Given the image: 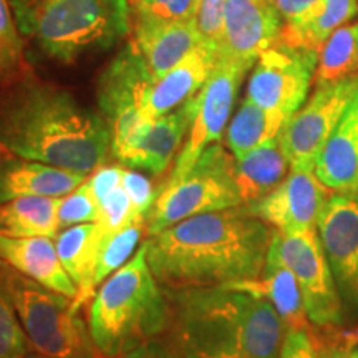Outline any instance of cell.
Segmentation results:
<instances>
[{"label":"cell","mask_w":358,"mask_h":358,"mask_svg":"<svg viewBox=\"0 0 358 358\" xmlns=\"http://www.w3.org/2000/svg\"><path fill=\"white\" fill-rule=\"evenodd\" d=\"M0 87V146L19 158L90 174L111 155V131L69 90L34 71H8Z\"/></svg>","instance_id":"obj_1"},{"label":"cell","mask_w":358,"mask_h":358,"mask_svg":"<svg viewBox=\"0 0 358 358\" xmlns=\"http://www.w3.org/2000/svg\"><path fill=\"white\" fill-rule=\"evenodd\" d=\"M272 234L244 206L204 213L146 237V259L164 289L239 285L261 279Z\"/></svg>","instance_id":"obj_2"},{"label":"cell","mask_w":358,"mask_h":358,"mask_svg":"<svg viewBox=\"0 0 358 358\" xmlns=\"http://www.w3.org/2000/svg\"><path fill=\"white\" fill-rule=\"evenodd\" d=\"M164 290L182 358H277L284 324L266 297L229 285Z\"/></svg>","instance_id":"obj_3"},{"label":"cell","mask_w":358,"mask_h":358,"mask_svg":"<svg viewBox=\"0 0 358 358\" xmlns=\"http://www.w3.org/2000/svg\"><path fill=\"white\" fill-rule=\"evenodd\" d=\"M88 327L103 358H122L168 332V295L151 272L145 243L98 287L90 306Z\"/></svg>","instance_id":"obj_4"},{"label":"cell","mask_w":358,"mask_h":358,"mask_svg":"<svg viewBox=\"0 0 358 358\" xmlns=\"http://www.w3.org/2000/svg\"><path fill=\"white\" fill-rule=\"evenodd\" d=\"M22 37L60 64L108 50L131 32L128 0H8Z\"/></svg>","instance_id":"obj_5"},{"label":"cell","mask_w":358,"mask_h":358,"mask_svg":"<svg viewBox=\"0 0 358 358\" xmlns=\"http://www.w3.org/2000/svg\"><path fill=\"white\" fill-rule=\"evenodd\" d=\"M0 284L30 345L48 358H103L73 301L0 261Z\"/></svg>","instance_id":"obj_6"},{"label":"cell","mask_w":358,"mask_h":358,"mask_svg":"<svg viewBox=\"0 0 358 358\" xmlns=\"http://www.w3.org/2000/svg\"><path fill=\"white\" fill-rule=\"evenodd\" d=\"M244 206L236 181V158L221 143L201 153L185 176L163 186L146 221L151 237L187 217Z\"/></svg>","instance_id":"obj_7"},{"label":"cell","mask_w":358,"mask_h":358,"mask_svg":"<svg viewBox=\"0 0 358 358\" xmlns=\"http://www.w3.org/2000/svg\"><path fill=\"white\" fill-rule=\"evenodd\" d=\"M153 82L150 66L131 42L116 53L98 78V110L110 127L111 156L118 163L150 127L145 108Z\"/></svg>","instance_id":"obj_8"},{"label":"cell","mask_w":358,"mask_h":358,"mask_svg":"<svg viewBox=\"0 0 358 358\" xmlns=\"http://www.w3.org/2000/svg\"><path fill=\"white\" fill-rule=\"evenodd\" d=\"M317 64L319 52L279 40L254 64L248 98L285 124L307 101Z\"/></svg>","instance_id":"obj_9"},{"label":"cell","mask_w":358,"mask_h":358,"mask_svg":"<svg viewBox=\"0 0 358 358\" xmlns=\"http://www.w3.org/2000/svg\"><path fill=\"white\" fill-rule=\"evenodd\" d=\"M272 239L280 257L299 282L310 324L329 332L338 329L343 324L345 307L322 248L319 232L313 229L284 234L274 229Z\"/></svg>","instance_id":"obj_10"},{"label":"cell","mask_w":358,"mask_h":358,"mask_svg":"<svg viewBox=\"0 0 358 358\" xmlns=\"http://www.w3.org/2000/svg\"><path fill=\"white\" fill-rule=\"evenodd\" d=\"M358 90V75L315 85L279 133L290 169H315L317 158Z\"/></svg>","instance_id":"obj_11"},{"label":"cell","mask_w":358,"mask_h":358,"mask_svg":"<svg viewBox=\"0 0 358 358\" xmlns=\"http://www.w3.org/2000/svg\"><path fill=\"white\" fill-rule=\"evenodd\" d=\"M248 71V66L232 62L229 58H217L203 88L191 98L192 122L189 133L164 185L185 176L194 166L206 148L221 141L224 129L229 124L237 92Z\"/></svg>","instance_id":"obj_12"},{"label":"cell","mask_w":358,"mask_h":358,"mask_svg":"<svg viewBox=\"0 0 358 358\" xmlns=\"http://www.w3.org/2000/svg\"><path fill=\"white\" fill-rule=\"evenodd\" d=\"M343 307L358 313V194L332 192L317 221Z\"/></svg>","instance_id":"obj_13"},{"label":"cell","mask_w":358,"mask_h":358,"mask_svg":"<svg viewBox=\"0 0 358 358\" xmlns=\"http://www.w3.org/2000/svg\"><path fill=\"white\" fill-rule=\"evenodd\" d=\"M332 192L315 171L290 169L280 185L262 198L244 204V209L284 234L313 231Z\"/></svg>","instance_id":"obj_14"},{"label":"cell","mask_w":358,"mask_h":358,"mask_svg":"<svg viewBox=\"0 0 358 358\" xmlns=\"http://www.w3.org/2000/svg\"><path fill=\"white\" fill-rule=\"evenodd\" d=\"M284 19L275 0H227L219 57L250 70L267 48L279 42Z\"/></svg>","instance_id":"obj_15"},{"label":"cell","mask_w":358,"mask_h":358,"mask_svg":"<svg viewBox=\"0 0 358 358\" xmlns=\"http://www.w3.org/2000/svg\"><path fill=\"white\" fill-rule=\"evenodd\" d=\"M131 42L145 58L155 80L203 45L194 20L176 22L131 8Z\"/></svg>","instance_id":"obj_16"},{"label":"cell","mask_w":358,"mask_h":358,"mask_svg":"<svg viewBox=\"0 0 358 358\" xmlns=\"http://www.w3.org/2000/svg\"><path fill=\"white\" fill-rule=\"evenodd\" d=\"M191 122L192 101L187 100L176 110L153 120L120 164L143 169L153 176H163L178 158L182 141L189 133Z\"/></svg>","instance_id":"obj_17"},{"label":"cell","mask_w":358,"mask_h":358,"mask_svg":"<svg viewBox=\"0 0 358 358\" xmlns=\"http://www.w3.org/2000/svg\"><path fill=\"white\" fill-rule=\"evenodd\" d=\"M0 261L71 301L77 297L78 287L65 271L52 237L0 234Z\"/></svg>","instance_id":"obj_18"},{"label":"cell","mask_w":358,"mask_h":358,"mask_svg":"<svg viewBox=\"0 0 358 358\" xmlns=\"http://www.w3.org/2000/svg\"><path fill=\"white\" fill-rule=\"evenodd\" d=\"M88 174L19 158L12 155L0 158V203L20 196L64 198L82 185Z\"/></svg>","instance_id":"obj_19"},{"label":"cell","mask_w":358,"mask_h":358,"mask_svg":"<svg viewBox=\"0 0 358 358\" xmlns=\"http://www.w3.org/2000/svg\"><path fill=\"white\" fill-rule=\"evenodd\" d=\"M313 171L330 191L358 194V90L322 148Z\"/></svg>","instance_id":"obj_20"},{"label":"cell","mask_w":358,"mask_h":358,"mask_svg":"<svg viewBox=\"0 0 358 358\" xmlns=\"http://www.w3.org/2000/svg\"><path fill=\"white\" fill-rule=\"evenodd\" d=\"M217 58L216 53L201 45L163 77L156 78L146 100V118L153 122L191 100L209 78Z\"/></svg>","instance_id":"obj_21"},{"label":"cell","mask_w":358,"mask_h":358,"mask_svg":"<svg viewBox=\"0 0 358 358\" xmlns=\"http://www.w3.org/2000/svg\"><path fill=\"white\" fill-rule=\"evenodd\" d=\"M229 287H239L252 290L262 297H266L275 312L279 313L284 332L289 329H299V327L312 325L308 320L306 306L299 282L295 279L294 272L280 257L279 249L274 239L271 241L266 266H264L261 279L252 282H244L239 285H229Z\"/></svg>","instance_id":"obj_22"},{"label":"cell","mask_w":358,"mask_h":358,"mask_svg":"<svg viewBox=\"0 0 358 358\" xmlns=\"http://www.w3.org/2000/svg\"><path fill=\"white\" fill-rule=\"evenodd\" d=\"M103 236L105 234L100 224L83 222L65 227L55 237L58 257L78 287L77 297L73 299V308L77 312L82 310V307L87 306L95 295L92 289V280Z\"/></svg>","instance_id":"obj_23"},{"label":"cell","mask_w":358,"mask_h":358,"mask_svg":"<svg viewBox=\"0 0 358 358\" xmlns=\"http://www.w3.org/2000/svg\"><path fill=\"white\" fill-rule=\"evenodd\" d=\"M289 173L290 164L282 151L279 138L264 141L236 158V181L244 204L266 196L280 185Z\"/></svg>","instance_id":"obj_24"},{"label":"cell","mask_w":358,"mask_h":358,"mask_svg":"<svg viewBox=\"0 0 358 358\" xmlns=\"http://www.w3.org/2000/svg\"><path fill=\"white\" fill-rule=\"evenodd\" d=\"M358 15V0H319L297 20L284 24L280 42L319 52L335 30Z\"/></svg>","instance_id":"obj_25"},{"label":"cell","mask_w":358,"mask_h":358,"mask_svg":"<svg viewBox=\"0 0 358 358\" xmlns=\"http://www.w3.org/2000/svg\"><path fill=\"white\" fill-rule=\"evenodd\" d=\"M57 206L58 198L45 196H20L0 203V234L55 239L60 232Z\"/></svg>","instance_id":"obj_26"},{"label":"cell","mask_w":358,"mask_h":358,"mask_svg":"<svg viewBox=\"0 0 358 358\" xmlns=\"http://www.w3.org/2000/svg\"><path fill=\"white\" fill-rule=\"evenodd\" d=\"M284 123L275 116L267 113L261 106L256 105L250 98L245 96L241 103L239 110L232 116L226 129V145L227 150L239 158L262 145L264 141L279 136Z\"/></svg>","instance_id":"obj_27"},{"label":"cell","mask_w":358,"mask_h":358,"mask_svg":"<svg viewBox=\"0 0 358 358\" xmlns=\"http://www.w3.org/2000/svg\"><path fill=\"white\" fill-rule=\"evenodd\" d=\"M358 75V20L335 30L319 50L313 85Z\"/></svg>","instance_id":"obj_28"},{"label":"cell","mask_w":358,"mask_h":358,"mask_svg":"<svg viewBox=\"0 0 358 358\" xmlns=\"http://www.w3.org/2000/svg\"><path fill=\"white\" fill-rule=\"evenodd\" d=\"M143 232H146V222H133L122 231L103 236L96 267L93 272V292L96 294L103 282L120 267L124 266L129 257H133V254L138 250L136 248L140 245Z\"/></svg>","instance_id":"obj_29"},{"label":"cell","mask_w":358,"mask_h":358,"mask_svg":"<svg viewBox=\"0 0 358 358\" xmlns=\"http://www.w3.org/2000/svg\"><path fill=\"white\" fill-rule=\"evenodd\" d=\"M57 216L60 229L83 222H96L100 216V204L90 186L88 179L64 198H58Z\"/></svg>","instance_id":"obj_30"},{"label":"cell","mask_w":358,"mask_h":358,"mask_svg":"<svg viewBox=\"0 0 358 358\" xmlns=\"http://www.w3.org/2000/svg\"><path fill=\"white\" fill-rule=\"evenodd\" d=\"M30 348L32 345L22 329L19 317L0 284V358H22Z\"/></svg>","instance_id":"obj_31"},{"label":"cell","mask_w":358,"mask_h":358,"mask_svg":"<svg viewBox=\"0 0 358 358\" xmlns=\"http://www.w3.org/2000/svg\"><path fill=\"white\" fill-rule=\"evenodd\" d=\"M98 204H100V216L96 222L100 224L103 234H113L133 222H146V219L136 216L131 199L122 185L98 201Z\"/></svg>","instance_id":"obj_32"},{"label":"cell","mask_w":358,"mask_h":358,"mask_svg":"<svg viewBox=\"0 0 358 358\" xmlns=\"http://www.w3.org/2000/svg\"><path fill=\"white\" fill-rule=\"evenodd\" d=\"M327 342L313 325L284 332L277 358H324Z\"/></svg>","instance_id":"obj_33"},{"label":"cell","mask_w":358,"mask_h":358,"mask_svg":"<svg viewBox=\"0 0 358 358\" xmlns=\"http://www.w3.org/2000/svg\"><path fill=\"white\" fill-rule=\"evenodd\" d=\"M227 0H201V6L196 15L201 40L206 48L219 57L224 35V17H226Z\"/></svg>","instance_id":"obj_34"},{"label":"cell","mask_w":358,"mask_h":358,"mask_svg":"<svg viewBox=\"0 0 358 358\" xmlns=\"http://www.w3.org/2000/svg\"><path fill=\"white\" fill-rule=\"evenodd\" d=\"M22 35L8 0H0V52L3 57L6 73L19 69L22 62Z\"/></svg>","instance_id":"obj_35"},{"label":"cell","mask_w":358,"mask_h":358,"mask_svg":"<svg viewBox=\"0 0 358 358\" xmlns=\"http://www.w3.org/2000/svg\"><path fill=\"white\" fill-rule=\"evenodd\" d=\"M122 186L124 187V191H127L129 199H131L136 216L148 221L151 209H153L156 199H158L159 196L153 181L148 176H145V174L138 173L136 169L123 166Z\"/></svg>","instance_id":"obj_36"},{"label":"cell","mask_w":358,"mask_h":358,"mask_svg":"<svg viewBox=\"0 0 358 358\" xmlns=\"http://www.w3.org/2000/svg\"><path fill=\"white\" fill-rule=\"evenodd\" d=\"M133 10L164 20L186 22L198 15L201 0H131Z\"/></svg>","instance_id":"obj_37"},{"label":"cell","mask_w":358,"mask_h":358,"mask_svg":"<svg viewBox=\"0 0 358 358\" xmlns=\"http://www.w3.org/2000/svg\"><path fill=\"white\" fill-rule=\"evenodd\" d=\"M122 176H123V164H101L100 168H96L95 171L88 174V182L92 186L93 192H95L96 199L100 201L105 198L108 192H111L115 187L122 185Z\"/></svg>","instance_id":"obj_38"},{"label":"cell","mask_w":358,"mask_h":358,"mask_svg":"<svg viewBox=\"0 0 358 358\" xmlns=\"http://www.w3.org/2000/svg\"><path fill=\"white\" fill-rule=\"evenodd\" d=\"M122 358H182V355L176 350V347L171 342L168 343L156 337L153 340H148L134 350L128 352Z\"/></svg>","instance_id":"obj_39"},{"label":"cell","mask_w":358,"mask_h":358,"mask_svg":"<svg viewBox=\"0 0 358 358\" xmlns=\"http://www.w3.org/2000/svg\"><path fill=\"white\" fill-rule=\"evenodd\" d=\"M319 0H275L277 8H279L284 24L297 20L299 17H302L313 3H317Z\"/></svg>","instance_id":"obj_40"},{"label":"cell","mask_w":358,"mask_h":358,"mask_svg":"<svg viewBox=\"0 0 358 358\" xmlns=\"http://www.w3.org/2000/svg\"><path fill=\"white\" fill-rule=\"evenodd\" d=\"M332 337L329 340L342 343V345H358V325L347 330H330Z\"/></svg>","instance_id":"obj_41"},{"label":"cell","mask_w":358,"mask_h":358,"mask_svg":"<svg viewBox=\"0 0 358 358\" xmlns=\"http://www.w3.org/2000/svg\"><path fill=\"white\" fill-rule=\"evenodd\" d=\"M342 357H343V345L329 340V342H327L324 358H342Z\"/></svg>","instance_id":"obj_42"},{"label":"cell","mask_w":358,"mask_h":358,"mask_svg":"<svg viewBox=\"0 0 358 358\" xmlns=\"http://www.w3.org/2000/svg\"><path fill=\"white\" fill-rule=\"evenodd\" d=\"M342 345V343H340ZM342 358H358V345H343Z\"/></svg>","instance_id":"obj_43"},{"label":"cell","mask_w":358,"mask_h":358,"mask_svg":"<svg viewBox=\"0 0 358 358\" xmlns=\"http://www.w3.org/2000/svg\"><path fill=\"white\" fill-rule=\"evenodd\" d=\"M6 71V65H3V57H2V52H0V73H3Z\"/></svg>","instance_id":"obj_44"},{"label":"cell","mask_w":358,"mask_h":358,"mask_svg":"<svg viewBox=\"0 0 358 358\" xmlns=\"http://www.w3.org/2000/svg\"><path fill=\"white\" fill-rule=\"evenodd\" d=\"M22 358H48V357L40 355V353H35V355H29V353H27V355H24Z\"/></svg>","instance_id":"obj_45"}]
</instances>
